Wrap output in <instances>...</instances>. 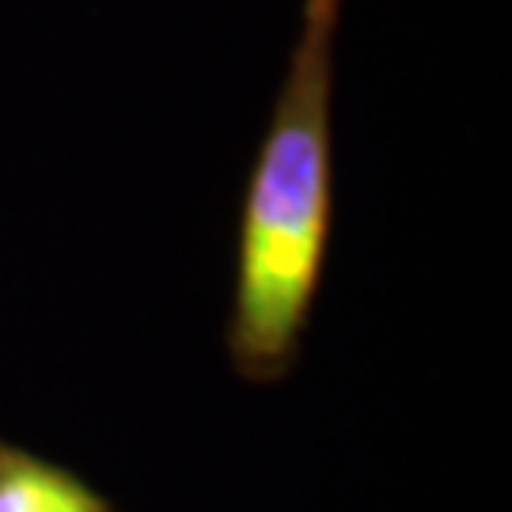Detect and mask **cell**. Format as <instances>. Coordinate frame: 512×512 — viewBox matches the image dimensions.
<instances>
[{
	"label": "cell",
	"instance_id": "cell-1",
	"mask_svg": "<svg viewBox=\"0 0 512 512\" xmlns=\"http://www.w3.org/2000/svg\"><path fill=\"white\" fill-rule=\"evenodd\" d=\"M338 16L342 0H304L289 69L243 194L228 357L251 384H274L293 372L323 281L334 198Z\"/></svg>",
	"mask_w": 512,
	"mask_h": 512
},
{
	"label": "cell",
	"instance_id": "cell-2",
	"mask_svg": "<svg viewBox=\"0 0 512 512\" xmlns=\"http://www.w3.org/2000/svg\"><path fill=\"white\" fill-rule=\"evenodd\" d=\"M0 512H118L61 463L0 440Z\"/></svg>",
	"mask_w": 512,
	"mask_h": 512
}]
</instances>
